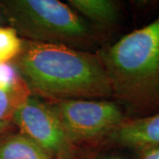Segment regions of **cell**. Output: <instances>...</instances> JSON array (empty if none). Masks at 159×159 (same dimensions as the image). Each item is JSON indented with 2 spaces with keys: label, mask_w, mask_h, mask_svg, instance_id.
Returning a JSON list of instances; mask_svg holds the SVG:
<instances>
[{
  "label": "cell",
  "mask_w": 159,
  "mask_h": 159,
  "mask_svg": "<svg viewBox=\"0 0 159 159\" xmlns=\"http://www.w3.org/2000/svg\"><path fill=\"white\" fill-rule=\"evenodd\" d=\"M104 141L134 150L159 145V112L142 118H127Z\"/></svg>",
  "instance_id": "obj_6"
},
{
  "label": "cell",
  "mask_w": 159,
  "mask_h": 159,
  "mask_svg": "<svg viewBox=\"0 0 159 159\" xmlns=\"http://www.w3.org/2000/svg\"><path fill=\"white\" fill-rule=\"evenodd\" d=\"M0 11L25 40L85 51L97 43L95 29L58 0H0Z\"/></svg>",
  "instance_id": "obj_3"
},
{
  "label": "cell",
  "mask_w": 159,
  "mask_h": 159,
  "mask_svg": "<svg viewBox=\"0 0 159 159\" xmlns=\"http://www.w3.org/2000/svg\"><path fill=\"white\" fill-rule=\"evenodd\" d=\"M67 4L92 27L107 29L119 18V4L112 0H68Z\"/></svg>",
  "instance_id": "obj_8"
},
{
  "label": "cell",
  "mask_w": 159,
  "mask_h": 159,
  "mask_svg": "<svg viewBox=\"0 0 159 159\" xmlns=\"http://www.w3.org/2000/svg\"><path fill=\"white\" fill-rule=\"evenodd\" d=\"M23 38L11 27L0 28V63L12 62L22 50Z\"/></svg>",
  "instance_id": "obj_10"
},
{
  "label": "cell",
  "mask_w": 159,
  "mask_h": 159,
  "mask_svg": "<svg viewBox=\"0 0 159 159\" xmlns=\"http://www.w3.org/2000/svg\"><path fill=\"white\" fill-rule=\"evenodd\" d=\"M135 159H159V145L137 149Z\"/></svg>",
  "instance_id": "obj_11"
},
{
  "label": "cell",
  "mask_w": 159,
  "mask_h": 159,
  "mask_svg": "<svg viewBox=\"0 0 159 159\" xmlns=\"http://www.w3.org/2000/svg\"><path fill=\"white\" fill-rule=\"evenodd\" d=\"M16 130L11 121H2L0 120V136L8 132Z\"/></svg>",
  "instance_id": "obj_12"
},
{
  "label": "cell",
  "mask_w": 159,
  "mask_h": 159,
  "mask_svg": "<svg viewBox=\"0 0 159 159\" xmlns=\"http://www.w3.org/2000/svg\"><path fill=\"white\" fill-rule=\"evenodd\" d=\"M15 129L41 148L51 159H75L80 148L70 142L48 102L30 96L14 112Z\"/></svg>",
  "instance_id": "obj_5"
},
{
  "label": "cell",
  "mask_w": 159,
  "mask_h": 159,
  "mask_svg": "<svg viewBox=\"0 0 159 159\" xmlns=\"http://www.w3.org/2000/svg\"><path fill=\"white\" fill-rule=\"evenodd\" d=\"M31 93L11 62L0 63V120L11 121Z\"/></svg>",
  "instance_id": "obj_7"
},
{
  "label": "cell",
  "mask_w": 159,
  "mask_h": 159,
  "mask_svg": "<svg viewBox=\"0 0 159 159\" xmlns=\"http://www.w3.org/2000/svg\"><path fill=\"white\" fill-rule=\"evenodd\" d=\"M11 63L31 95L43 101L108 100L112 97L98 54L23 39L22 50Z\"/></svg>",
  "instance_id": "obj_1"
},
{
  "label": "cell",
  "mask_w": 159,
  "mask_h": 159,
  "mask_svg": "<svg viewBox=\"0 0 159 159\" xmlns=\"http://www.w3.org/2000/svg\"><path fill=\"white\" fill-rule=\"evenodd\" d=\"M97 159H126L121 156H107V157H100V158Z\"/></svg>",
  "instance_id": "obj_13"
},
{
  "label": "cell",
  "mask_w": 159,
  "mask_h": 159,
  "mask_svg": "<svg viewBox=\"0 0 159 159\" xmlns=\"http://www.w3.org/2000/svg\"><path fill=\"white\" fill-rule=\"evenodd\" d=\"M97 54L128 118L159 112V16Z\"/></svg>",
  "instance_id": "obj_2"
},
{
  "label": "cell",
  "mask_w": 159,
  "mask_h": 159,
  "mask_svg": "<svg viewBox=\"0 0 159 159\" xmlns=\"http://www.w3.org/2000/svg\"><path fill=\"white\" fill-rule=\"evenodd\" d=\"M47 102L70 142L78 148L105 140L127 119L125 111L115 101L71 99Z\"/></svg>",
  "instance_id": "obj_4"
},
{
  "label": "cell",
  "mask_w": 159,
  "mask_h": 159,
  "mask_svg": "<svg viewBox=\"0 0 159 159\" xmlns=\"http://www.w3.org/2000/svg\"><path fill=\"white\" fill-rule=\"evenodd\" d=\"M0 159H51L29 137L13 130L0 136Z\"/></svg>",
  "instance_id": "obj_9"
}]
</instances>
